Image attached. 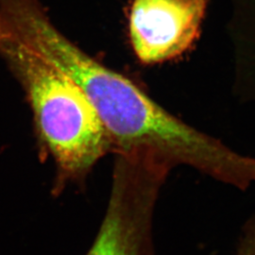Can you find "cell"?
<instances>
[{"label": "cell", "instance_id": "cell-1", "mask_svg": "<svg viewBox=\"0 0 255 255\" xmlns=\"http://www.w3.org/2000/svg\"><path fill=\"white\" fill-rule=\"evenodd\" d=\"M0 26L77 83L105 128L113 153L147 149L173 167L191 165L225 182L236 177L224 146L75 45L55 27L40 0H0Z\"/></svg>", "mask_w": 255, "mask_h": 255}, {"label": "cell", "instance_id": "cell-2", "mask_svg": "<svg viewBox=\"0 0 255 255\" xmlns=\"http://www.w3.org/2000/svg\"><path fill=\"white\" fill-rule=\"evenodd\" d=\"M0 58L30 107L40 146L56 168L52 194L82 184L112 145L97 112L66 74L0 26Z\"/></svg>", "mask_w": 255, "mask_h": 255}, {"label": "cell", "instance_id": "cell-3", "mask_svg": "<svg viewBox=\"0 0 255 255\" xmlns=\"http://www.w3.org/2000/svg\"><path fill=\"white\" fill-rule=\"evenodd\" d=\"M115 156L106 212L85 255H155L156 202L173 166L147 149Z\"/></svg>", "mask_w": 255, "mask_h": 255}, {"label": "cell", "instance_id": "cell-4", "mask_svg": "<svg viewBox=\"0 0 255 255\" xmlns=\"http://www.w3.org/2000/svg\"><path fill=\"white\" fill-rule=\"evenodd\" d=\"M208 0H131L128 34L137 59L163 64L185 53L199 38Z\"/></svg>", "mask_w": 255, "mask_h": 255}, {"label": "cell", "instance_id": "cell-5", "mask_svg": "<svg viewBox=\"0 0 255 255\" xmlns=\"http://www.w3.org/2000/svg\"><path fill=\"white\" fill-rule=\"evenodd\" d=\"M237 255H255V218L248 221L242 231Z\"/></svg>", "mask_w": 255, "mask_h": 255}]
</instances>
